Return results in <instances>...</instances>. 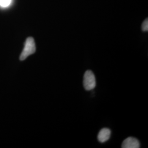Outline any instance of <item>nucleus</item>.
I'll return each mask as SVG.
<instances>
[{
    "label": "nucleus",
    "mask_w": 148,
    "mask_h": 148,
    "mask_svg": "<svg viewBox=\"0 0 148 148\" xmlns=\"http://www.w3.org/2000/svg\"><path fill=\"white\" fill-rule=\"evenodd\" d=\"M36 52V45L34 39L32 37H28L26 40L24 47L20 56V60H24L30 55Z\"/></svg>",
    "instance_id": "1"
},
{
    "label": "nucleus",
    "mask_w": 148,
    "mask_h": 148,
    "mask_svg": "<svg viewBox=\"0 0 148 148\" xmlns=\"http://www.w3.org/2000/svg\"><path fill=\"white\" fill-rule=\"evenodd\" d=\"M84 87L87 90H93L96 86V80L95 75L90 70L86 71L84 76Z\"/></svg>",
    "instance_id": "2"
},
{
    "label": "nucleus",
    "mask_w": 148,
    "mask_h": 148,
    "mask_svg": "<svg viewBox=\"0 0 148 148\" xmlns=\"http://www.w3.org/2000/svg\"><path fill=\"white\" fill-rule=\"evenodd\" d=\"M121 147L122 148H139L140 147V142L136 138L128 137L122 142Z\"/></svg>",
    "instance_id": "3"
},
{
    "label": "nucleus",
    "mask_w": 148,
    "mask_h": 148,
    "mask_svg": "<svg viewBox=\"0 0 148 148\" xmlns=\"http://www.w3.org/2000/svg\"><path fill=\"white\" fill-rule=\"evenodd\" d=\"M111 136V131L107 128H102L98 134V140L101 143H104L108 141Z\"/></svg>",
    "instance_id": "4"
},
{
    "label": "nucleus",
    "mask_w": 148,
    "mask_h": 148,
    "mask_svg": "<svg viewBox=\"0 0 148 148\" xmlns=\"http://www.w3.org/2000/svg\"><path fill=\"white\" fill-rule=\"evenodd\" d=\"M12 3V0H0V7L1 8H7Z\"/></svg>",
    "instance_id": "5"
},
{
    "label": "nucleus",
    "mask_w": 148,
    "mask_h": 148,
    "mask_svg": "<svg viewBox=\"0 0 148 148\" xmlns=\"http://www.w3.org/2000/svg\"><path fill=\"white\" fill-rule=\"evenodd\" d=\"M142 29L143 32H148V19H146L142 24Z\"/></svg>",
    "instance_id": "6"
}]
</instances>
